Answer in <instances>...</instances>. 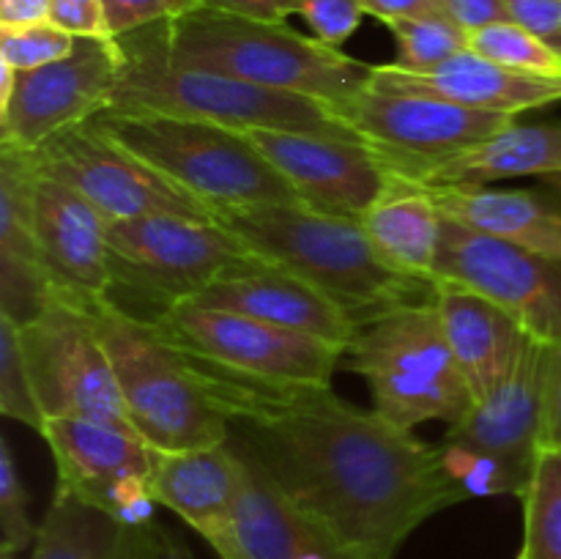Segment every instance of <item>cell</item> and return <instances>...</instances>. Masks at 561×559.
<instances>
[{
  "mask_svg": "<svg viewBox=\"0 0 561 559\" xmlns=\"http://www.w3.org/2000/svg\"><path fill=\"white\" fill-rule=\"evenodd\" d=\"M0 532H3V559H14V554L25 551L38 537L27 515V493L22 488L14 455L5 442H0Z\"/></svg>",
  "mask_w": 561,
  "mask_h": 559,
  "instance_id": "d6a6232c",
  "label": "cell"
},
{
  "mask_svg": "<svg viewBox=\"0 0 561 559\" xmlns=\"http://www.w3.org/2000/svg\"><path fill=\"white\" fill-rule=\"evenodd\" d=\"M121 75L110 107L208 121L230 129H294L359 137L327 104L296 93L268 91L236 77L184 66L170 55L168 22L115 36Z\"/></svg>",
  "mask_w": 561,
  "mask_h": 559,
  "instance_id": "3957f363",
  "label": "cell"
},
{
  "mask_svg": "<svg viewBox=\"0 0 561 559\" xmlns=\"http://www.w3.org/2000/svg\"><path fill=\"white\" fill-rule=\"evenodd\" d=\"M436 280H453L507 310L546 345H561V261L520 250L444 214Z\"/></svg>",
  "mask_w": 561,
  "mask_h": 559,
  "instance_id": "2e32d148",
  "label": "cell"
},
{
  "mask_svg": "<svg viewBox=\"0 0 561 559\" xmlns=\"http://www.w3.org/2000/svg\"><path fill=\"white\" fill-rule=\"evenodd\" d=\"M392 36L398 38V69L427 71L444 60L455 58L463 49H471V33L460 27L447 11H433L420 16H400L387 22Z\"/></svg>",
  "mask_w": 561,
  "mask_h": 559,
  "instance_id": "f1b7e54d",
  "label": "cell"
},
{
  "mask_svg": "<svg viewBox=\"0 0 561 559\" xmlns=\"http://www.w3.org/2000/svg\"><path fill=\"white\" fill-rule=\"evenodd\" d=\"M217 219L263 261L307 280L337 301L356 323L433 296L431 283L394 272L354 217L312 206H250L219 212Z\"/></svg>",
  "mask_w": 561,
  "mask_h": 559,
  "instance_id": "7a4b0ae2",
  "label": "cell"
},
{
  "mask_svg": "<svg viewBox=\"0 0 561 559\" xmlns=\"http://www.w3.org/2000/svg\"><path fill=\"white\" fill-rule=\"evenodd\" d=\"M520 502L524 543L515 559H561V449L540 447Z\"/></svg>",
  "mask_w": 561,
  "mask_h": 559,
  "instance_id": "83f0119b",
  "label": "cell"
},
{
  "mask_svg": "<svg viewBox=\"0 0 561 559\" xmlns=\"http://www.w3.org/2000/svg\"><path fill=\"white\" fill-rule=\"evenodd\" d=\"M433 299L455 362L477 403L513 370L531 334L496 301L453 280H436Z\"/></svg>",
  "mask_w": 561,
  "mask_h": 559,
  "instance_id": "7402d4cb",
  "label": "cell"
},
{
  "mask_svg": "<svg viewBox=\"0 0 561 559\" xmlns=\"http://www.w3.org/2000/svg\"><path fill=\"white\" fill-rule=\"evenodd\" d=\"M179 559H195V554H192V548L184 540L179 543Z\"/></svg>",
  "mask_w": 561,
  "mask_h": 559,
  "instance_id": "ee69618b",
  "label": "cell"
},
{
  "mask_svg": "<svg viewBox=\"0 0 561 559\" xmlns=\"http://www.w3.org/2000/svg\"><path fill=\"white\" fill-rule=\"evenodd\" d=\"M179 543L181 537L157 524V518L148 524L124 526L121 559H179Z\"/></svg>",
  "mask_w": 561,
  "mask_h": 559,
  "instance_id": "8d00e7d4",
  "label": "cell"
},
{
  "mask_svg": "<svg viewBox=\"0 0 561 559\" xmlns=\"http://www.w3.org/2000/svg\"><path fill=\"white\" fill-rule=\"evenodd\" d=\"M27 162V157H25ZM31 173V217L38 261L55 301L88 305L110 296V223L64 181Z\"/></svg>",
  "mask_w": 561,
  "mask_h": 559,
  "instance_id": "ac0fdd59",
  "label": "cell"
},
{
  "mask_svg": "<svg viewBox=\"0 0 561 559\" xmlns=\"http://www.w3.org/2000/svg\"><path fill=\"white\" fill-rule=\"evenodd\" d=\"M370 85L383 91L425 93L482 113H502L513 118L526 110L561 102V77L513 71L482 58L474 49H463L427 71H405L394 64H378L373 66Z\"/></svg>",
  "mask_w": 561,
  "mask_h": 559,
  "instance_id": "d6986e66",
  "label": "cell"
},
{
  "mask_svg": "<svg viewBox=\"0 0 561 559\" xmlns=\"http://www.w3.org/2000/svg\"><path fill=\"white\" fill-rule=\"evenodd\" d=\"M20 349L44 420L75 417L131 427L113 360L85 307L53 301L22 323Z\"/></svg>",
  "mask_w": 561,
  "mask_h": 559,
  "instance_id": "8fae6325",
  "label": "cell"
},
{
  "mask_svg": "<svg viewBox=\"0 0 561 559\" xmlns=\"http://www.w3.org/2000/svg\"><path fill=\"white\" fill-rule=\"evenodd\" d=\"M53 301L33 236L25 153L0 146V316L22 327Z\"/></svg>",
  "mask_w": 561,
  "mask_h": 559,
  "instance_id": "603a6c76",
  "label": "cell"
},
{
  "mask_svg": "<svg viewBox=\"0 0 561 559\" xmlns=\"http://www.w3.org/2000/svg\"><path fill=\"white\" fill-rule=\"evenodd\" d=\"M121 521L66 488H55L31 559H121Z\"/></svg>",
  "mask_w": 561,
  "mask_h": 559,
  "instance_id": "4316f807",
  "label": "cell"
},
{
  "mask_svg": "<svg viewBox=\"0 0 561 559\" xmlns=\"http://www.w3.org/2000/svg\"><path fill=\"white\" fill-rule=\"evenodd\" d=\"M365 3H367V0H365Z\"/></svg>",
  "mask_w": 561,
  "mask_h": 559,
  "instance_id": "bcb514c9",
  "label": "cell"
},
{
  "mask_svg": "<svg viewBox=\"0 0 561 559\" xmlns=\"http://www.w3.org/2000/svg\"><path fill=\"white\" fill-rule=\"evenodd\" d=\"M203 376L239 433L230 442L351 559H394L411 532L469 499L442 444L400 431L332 387L266 389Z\"/></svg>",
  "mask_w": 561,
  "mask_h": 559,
  "instance_id": "6da1fadb",
  "label": "cell"
},
{
  "mask_svg": "<svg viewBox=\"0 0 561 559\" xmlns=\"http://www.w3.org/2000/svg\"><path fill=\"white\" fill-rule=\"evenodd\" d=\"M345 356L370 387L373 409L400 431L425 422L453 427L474 409L433 296L362 321Z\"/></svg>",
  "mask_w": 561,
  "mask_h": 559,
  "instance_id": "52a82bcc",
  "label": "cell"
},
{
  "mask_svg": "<svg viewBox=\"0 0 561 559\" xmlns=\"http://www.w3.org/2000/svg\"><path fill=\"white\" fill-rule=\"evenodd\" d=\"M548 345L529 338L513 370L442 442L466 497H524L540 453Z\"/></svg>",
  "mask_w": 561,
  "mask_h": 559,
  "instance_id": "30bf717a",
  "label": "cell"
},
{
  "mask_svg": "<svg viewBox=\"0 0 561 559\" xmlns=\"http://www.w3.org/2000/svg\"><path fill=\"white\" fill-rule=\"evenodd\" d=\"M0 411L36 433L44 425L42 406L20 349V327L5 316H0Z\"/></svg>",
  "mask_w": 561,
  "mask_h": 559,
  "instance_id": "4dcf8cb0",
  "label": "cell"
},
{
  "mask_svg": "<svg viewBox=\"0 0 561 559\" xmlns=\"http://www.w3.org/2000/svg\"><path fill=\"white\" fill-rule=\"evenodd\" d=\"M77 36L66 33L53 22L27 27H0V64L14 71H31L55 64L75 49Z\"/></svg>",
  "mask_w": 561,
  "mask_h": 559,
  "instance_id": "1f68e13d",
  "label": "cell"
},
{
  "mask_svg": "<svg viewBox=\"0 0 561 559\" xmlns=\"http://www.w3.org/2000/svg\"><path fill=\"white\" fill-rule=\"evenodd\" d=\"M168 47L184 66L316 99L329 110L373 82V64L305 36L288 22L252 20L211 5L168 22Z\"/></svg>",
  "mask_w": 561,
  "mask_h": 559,
  "instance_id": "277c9868",
  "label": "cell"
},
{
  "mask_svg": "<svg viewBox=\"0 0 561 559\" xmlns=\"http://www.w3.org/2000/svg\"><path fill=\"white\" fill-rule=\"evenodd\" d=\"M367 14L381 20L383 25L400 16H420L433 14V11H444L442 0H367Z\"/></svg>",
  "mask_w": 561,
  "mask_h": 559,
  "instance_id": "7bdbcfd3",
  "label": "cell"
},
{
  "mask_svg": "<svg viewBox=\"0 0 561 559\" xmlns=\"http://www.w3.org/2000/svg\"><path fill=\"white\" fill-rule=\"evenodd\" d=\"M299 16L312 27V36L329 47H343L367 16L365 0H305Z\"/></svg>",
  "mask_w": 561,
  "mask_h": 559,
  "instance_id": "e575fe53",
  "label": "cell"
},
{
  "mask_svg": "<svg viewBox=\"0 0 561 559\" xmlns=\"http://www.w3.org/2000/svg\"><path fill=\"white\" fill-rule=\"evenodd\" d=\"M425 186H493L513 179L561 181V124H510L469 151L405 175Z\"/></svg>",
  "mask_w": 561,
  "mask_h": 559,
  "instance_id": "cb8c5ba5",
  "label": "cell"
},
{
  "mask_svg": "<svg viewBox=\"0 0 561 559\" xmlns=\"http://www.w3.org/2000/svg\"><path fill=\"white\" fill-rule=\"evenodd\" d=\"M91 124L214 214L250 206H307L241 129L115 107H104Z\"/></svg>",
  "mask_w": 561,
  "mask_h": 559,
  "instance_id": "8992f818",
  "label": "cell"
},
{
  "mask_svg": "<svg viewBox=\"0 0 561 559\" xmlns=\"http://www.w3.org/2000/svg\"><path fill=\"white\" fill-rule=\"evenodd\" d=\"M548 44H551V47H553V53H557L559 58H561V31H559V33H553V36L548 38Z\"/></svg>",
  "mask_w": 561,
  "mask_h": 559,
  "instance_id": "f6af8a7d",
  "label": "cell"
},
{
  "mask_svg": "<svg viewBox=\"0 0 561 559\" xmlns=\"http://www.w3.org/2000/svg\"><path fill=\"white\" fill-rule=\"evenodd\" d=\"M148 323L203 370L250 387H332L345 356L327 340L195 299L168 307Z\"/></svg>",
  "mask_w": 561,
  "mask_h": 559,
  "instance_id": "9c48e42d",
  "label": "cell"
},
{
  "mask_svg": "<svg viewBox=\"0 0 561 559\" xmlns=\"http://www.w3.org/2000/svg\"><path fill=\"white\" fill-rule=\"evenodd\" d=\"M247 482V458L233 442L214 447L157 449L151 493L217 551L230 532L233 510Z\"/></svg>",
  "mask_w": 561,
  "mask_h": 559,
  "instance_id": "ffe728a7",
  "label": "cell"
},
{
  "mask_svg": "<svg viewBox=\"0 0 561 559\" xmlns=\"http://www.w3.org/2000/svg\"><path fill=\"white\" fill-rule=\"evenodd\" d=\"M53 0H0V27H27L49 22Z\"/></svg>",
  "mask_w": 561,
  "mask_h": 559,
  "instance_id": "b9f144b4",
  "label": "cell"
},
{
  "mask_svg": "<svg viewBox=\"0 0 561 559\" xmlns=\"http://www.w3.org/2000/svg\"><path fill=\"white\" fill-rule=\"evenodd\" d=\"M38 436L55 458L58 488L104 510L124 526L153 521L151 469L157 449L131 427L49 417Z\"/></svg>",
  "mask_w": 561,
  "mask_h": 559,
  "instance_id": "9a60e30c",
  "label": "cell"
},
{
  "mask_svg": "<svg viewBox=\"0 0 561 559\" xmlns=\"http://www.w3.org/2000/svg\"><path fill=\"white\" fill-rule=\"evenodd\" d=\"M195 301L244 312V316L261 318L274 327L327 340L343 351L348 349L356 327H359L337 301L312 288L307 280L296 277L274 263H263L255 272L222 280L203 290Z\"/></svg>",
  "mask_w": 561,
  "mask_h": 559,
  "instance_id": "44dd1931",
  "label": "cell"
},
{
  "mask_svg": "<svg viewBox=\"0 0 561 559\" xmlns=\"http://www.w3.org/2000/svg\"><path fill=\"white\" fill-rule=\"evenodd\" d=\"M91 321L113 360L126 417L153 449L214 447L230 442L233 422L201 367L142 318L110 299L88 301Z\"/></svg>",
  "mask_w": 561,
  "mask_h": 559,
  "instance_id": "5b68a950",
  "label": "cell"
},
{
  "mask_svg": "<svg viewBox=\"0 0 561 559\" xmlns=\"http://www.w3.org/2000/svg\"><path fill=\"white\" fill-rule=\"evenodd\" d=\"M305 0H206V5L233 14L252 16V20L266 22H288V16L299 14Z\"/></svg>",
  "mask_w": 561,
  "mask_h": 559,
  "instance_id": "60d3db41",
  "label": "cell"
},
{
  "mask_svg": "<svg viewBox=\"0 0 561 559\" xmlns=\"http://www.w3.org/2000/svg\"><path fill=\"white\" fill-rule=\"evenodd\" d=\"M25 157L33 170L80 192L107 217V223L153 217V214L217 219L206 203L181 190L146 159L126 151L121 142L99 132L91 121L66 129L64 135L53 137L38 151Z\"/></svg>",
  "mask_w": 561,
  "mask_h": 559,
  "instance_id": "7c38bea8",
  "label": "cell"
},
{
  "mask_svg": "<svg viewBox=\"0 0 561 559\" xmlns=\"http://www.w3.org/2000/svg\"><path fill=\"white\" fill-rule=\"evenodd\" d=\"M447 217L510 241L520 250L561 261V208L529 190L431 186Z\"/></svg>",
  "mask_w": 561,
  "mask_h": 559,
  "instance_id": "484cf974",
  "label": "cell"
},
{
  "mask_svg": "<svg viewBox=\"0 0 561 559\" xmlns=\"http://www.w3.org/2000/svg\"><path fill=\"white\" fill-rule=\"evenodd\" d=\"M332 113L362 140L378 148L400 175L469 151L504 126L515 124L513 115L482 113L447 99L373 85L332 107Z\"/></svg>",
  "mask_w": 561,
  "mask_h": 559,
  "instance_id": "4fadbf2b",
  "label": "cell"
},
{
  "mask_svg": "<svg viewBox=\"0 0 561 559\" xmlns=\"http://www.w3.org/2000/svg\"><path fill=\"white\" fill-rule=\"evenodd\" d=\"M471 49L482 58L526 75L561 77V58L546 38L515 22H496L471 33Z\"/></svg>",
  "mask_w": 561,
  "mask_h": 559,
  "instance_id": "f546056e",
  "label": "cell"
},
{
  "mask_svg": "<svg viewBox=\"0 0 561 559\" xmlns=\"http://www.w3.org/2000/svg\"><path fill=\"white\" fill-rule=\"evenodd\" d=\"M442 9L469 33L496 22H510L504 0H442Z\"/></svg>",
  "mask_w": 561,
  "mask_h": 559,
  "instance_id": "ab89813d",
  "label": "cell"
},
{
  "mask_svg": "<svg viewBox=\"0 0 561 559\" xmlns=\"http://www.w3.org/2000/svg\"><path fill=\"white\" fill-rule=\"evenodd\" d=\"M378 255L405 277L436 283L444 212L431 186L394 173L383 195L359 217Z\"/></svg>",
  "mask_w": 561,
  "mask_h": 559,
  "instance_id": "d4e9b609",
  "label": "cell"
},
{
  "mask_svg": "<svg viewBox=\"0 0 561 559\" xmlns=\"http://www.w3.org/2000/svg\"><path fill=\"white\" fill-rule=\"evenodd\" d=\"M121 60L115 38L77 36L66 58L16 71L14 91L0 104V146L33 153L66 129L88 124L110 107Z\"/></svg>",
  "mask_w": 561,
  "mask_h": 559,
  "instance_id": "5bb4252c",
  "label": "cell"
},
{
  "mask_svg": "<svg viewBox=\"0 0 561 559\" xmlns=\"http://www.w3.org/2000/svg\"><path fill=\"white\" fill-rule=\"evenodd\" d=\"M206 0H104V14L113 36L140 31V27L173 22L203 9Z\"/></svg>",
  "mask_w": 561,
  "mask_h": 559,
  "instance_id": "836d02e7",
  "label": "cell"
},
{
  "mask_svg": "<svg viewBox=\"0 0 561 559\" xmlns=\"http://www.w3.org/2000/svg\"><path fill=\"white\" fill-rule=\"evenodd\" d=\"M263 261L219 219L173 214L110 223V296L129 316L151 321L192 301L222 280L261 269Z\"/></svg>",
  "mask_w": 561,
  "mask_h": 559,
  "instance_id": "ba28073f",
  "label": "cell"
},
{
  "mask_svg": "<svg viewBox=\"0 0 561 559\" xmlns=\"http://www.w3.org/2000/svg\"><path fill=\"white\" fill-rule=\"evenodd\" d=\"M540 447L561 449V345H548L546 351Z\"/></svg>",
  "mask_w": 561,
  "mask_h": 559,
  "instance_id": "74e56055",
  "label": "cell"
},
{
  "mask_svg": "<svg viewBox=\"0 0 561 559\" xmlns=\"http://www.w3.org/2000/svg\"><path fill=\"white\" fill-rule=\"evenodd\" d=\"M247 137L318 212L359 219L394 179L389 159L362 137L294 129H250Z\"/></svg>",
  "mask_w": 561,
  "mask_h": 559,
  "instance_id": "e0dca14e",
  "label": "cell"
},
{
  "mask_svg": "<svg viewBox=\"0 0 561 559\" xmlns=\"http://www.w3.org/2000/svg\"><path fill=\"white\" fill-rule=\"evenodd\" d=\"M49 22L64 27L71 36L115 38L107 27L104 0H53Z\"/></svg>",
  "mask_w": 561,
  "mask_h": 559,
  "instance_id": "d590c367",
  "label": "cell"
},
{
  "mask_svg": "<svg viewBox=\"0 0 561 559\" xmlns=\"http://www.w3.org/2000/svg\"><path fill=\"white\" fill-rule=\"evenodd\" d=\"M510 22L526 27L535 36L551 38L561 31V0H504Z\"/></svg>",
  "mask_w": 561,
  "mask_h": 559,
  "instance_id": "f35d334b",
  "label": "cell"
}]
</instances>
